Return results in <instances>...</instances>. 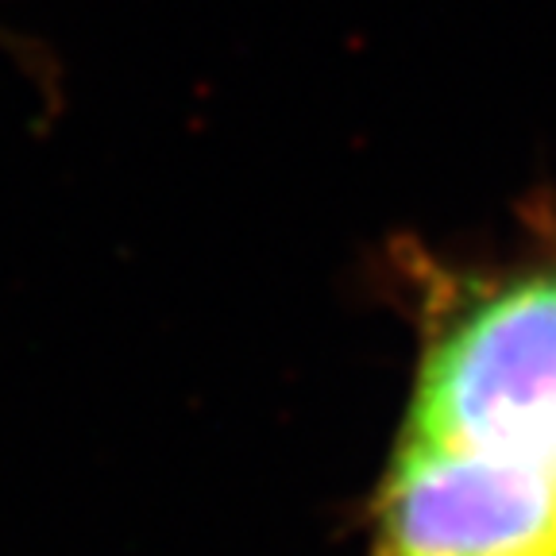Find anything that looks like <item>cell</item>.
Segmentation results:
<instances>
[{
    "mask_svg": "<svg viewBox=\"0 0 556 556\" xmlns=\"http://www.w3.org/2000/svg\"><path fill=\"white\" fill-rule=\"evenodd\" d=\"M406 437L556 464V275L491 290L433 340Z\"/></svg>",
    "mask_w": 556,
    "mask_h": 556,
    "instance_id": "obj_1",
    "label": "cell"
},
{
    "mask_svg": "<svg viewBox=\"0 0 556 556\" xmlns=\"http://www.w3.org/2000/svg\"><path fill=\"white\" fill-rule=\"evenodd\" d=\"M367 556H556V468L402 437Z\"/></svg>",
    "mask_w": 556,
    "mask_h": 556,
    "instance_id": "obj_2",
    "label": "cell"
},
{
    "mask_svg": "<svg viewBox=\"0 0 556 556\" xmlns=\"http://www.w3.org/2000/svg\"><path fill=\"white\" fill-rule=\"evenodd\" d=\"M553 468H556V464H553Z\"/></svg>",
    "mask_w": 556,
    "mask_h": 556,
    "instance_id": "obj_3",
    "label": "cell"
}]
</instances>
